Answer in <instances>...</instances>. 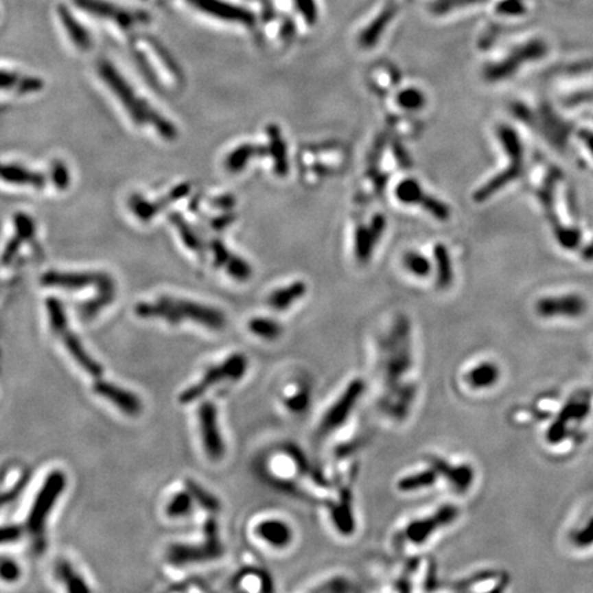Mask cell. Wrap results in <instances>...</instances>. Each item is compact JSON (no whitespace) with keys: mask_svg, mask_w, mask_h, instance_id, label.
<instances>
[{"mask_svg":"<svg viewBox=\"0 0 593 593\" xmlns=\"http://www.w3.org/2000/svg\"><path fill=\"white\" fill-rule=\"evenodd\" d=\"M409 335V321L401 316L390 335L382 342V375L386 386L382 408L399 420L408 415L416 394L413 383H402L412 367Z\"/></svg>","mask_w":593,"mask_h":593,"instance_id":"obj_1","label":"cell"},{"mask_svg":"<svg viewBox=\"0 0 593 593\" xmlns=\"http://www.w3.org/2000/svg\"><path fill=\"white\" fill-rule=\"evenodd\" d=\"M136 313L144 318L155 317L172 324L188 320L214 331L222 329L226 324L225 314L213 306L167 296H162L155 302L139 303Z\"/></svg>","mask_w":593,"mask_h":593,"instance_id":"obj_2","label":"cell"},{"mask_svg":"<svg viewBox=\"0 0 593 593\" xmlns=\"http://www.w3.org/2000/svg\"><path fill=\"white\" fill-rule=\"evenodd\" d=\"M66 486V478L62 471H52L44 480L38 490L30 512L26 520V528L32 538V544L36 552H41L45 548V522L56 502L58 497Z\"/></svg>","mask_w":593,"mask_h":593,"instance_id":"obj_3","label":"cell"},{"mask_svg":"<svg viewBox=\"0 0 593 593\" xmlns=\"http://www.w3.org/2000/svg\"><path fill=\"white\" fill-rule=\"evenodd\" d=\"M100 74L102 78L107 82L108 86H111L113 92L119 97V100L124 103L129 114L133 117V119L139 124H150L155 126L161 135L165 137H172L174 135L173 126L166 122L161 115H158L152 108H150L144 100H139V97L135 96L133 91L128 86V84L124 81L122 77L118 75V73L113 69L110 63H100Z\"/></svg>","mask_w":593,"mask_h":593,"instance_id":"obj_4","label":"cell"},{"mask_svg":"<svg viewBox=\"0 0 593 593\" xmlns=\"http://www.w3.org/2000/svg\"><path fill=\"white\" fill-rule=\"evenodd\" d=\"M222 555L218 524L209 518L203 526V539L199 544H173L167 548L166 559L173 566H185L214 560Z\"/></svg>","mask_w":593,"mask_h":593,"instance_id":"obj_5","label":"cell"},{"mask_svg":"<svg viewBox=\"0 0 593 593\" xmlns=\"http://www.w3.org/2000/svg\"><path fill=\"white\" fill-rule=\"evenodd\" d=\"M548 49L545 40L539 37L528 38L511 48L502 59L489 63L483 70V75L490 82L507 80L519 71L523 65L542 59L548 54Z\"/></svg>","mask_w":593,"mask_h":593,"instance_id":"obj_6","label":"cell"},{"mask_svg":"<svg viewBox=\"0 0 593 593\" xmlns=\"http://www.w3.org/2000/svg\"><path fill=\"white\" fill-rule=\"evenodd\" d=\"M248 367V360L243 353H233L228 356L224 361L220 364H216L205 371L202 377L195 382L192 386L187 387L180 394V402L181 404H191L200 398L207 390L217 386V383L221 382H235L244 376Z\"/></svg>","mask_w":593,"mask_h":593,"instance_id":"obj_7","label":"cell"},{"mask_svg":"<svg viewBox=\"0 0 593 593\" xmlns=\"http://www.w3.org/2000/svg\"><path fill=\"white\" fill-rule=\"evenodd\" d=\"M47 307H48V316H49V323H51L52 331L60 338V340L66 346L69 354L74 358V361L86 373H89L91 376H95V377H100L103 373L102 365L86 353V350L84 349V346L81 345L78 338L69 328V324H67V320L65 317V312L62 309L60 302L56 299H48Z\"/></svg>","mask_w":593,"mask_h":593,"instance_id":"obj_8","label":"cell"},{"mask_svg":"<svg viewBox=\"0 0 593 593\" xmlns=\"http://www.w3.org/2000/svg\"><path fill=\"white\" fill-rule=\"evenodd\" d=\"M592 395L588 390H581L572 394L564 406L560 409L559 415L549 426L546 431V441L549 443H559L564 439L568 432V427L572 423H581L590 412Z\"/></svg>","mask_w":593,"mask_h":593,"instance_id":"obj_9","label":"cell"},{"mask_svg":"<svg viewBox=\"0 0 593 593\" xmlns=\"http://www.w3.org/2000/svg\"><path fill=\"white\" fill-rule=\"evenodd\" d=\"M364 391H365L364 380L353 379L346 386V388L339 395V398L324 413L318 426V432L321 435H327L335 431L339 426H342L347 420L349 415L353 412L354 406L360 401Z\"/></svg>","mask_w":593,"mask_h":593,"instance_id":"obj_10","label":"cell"},{"mask_svg":"<svg viewBox=\"0 0 593 593\" xmlns=\"http://www.w3.org/2000/svg\"><path fill=\"white\" fill-rule=\"evenodd\" d=\"M198 423L202 445L211 461H220L225 456V442L218 426L217 409L213 402L203 401L198 408Z\"/></svg>","mask_w":593,"mask_h":593,"instance_id":"obj_11","label":"cell"},{"mask_svg":"<svg viewBox=\"0 0 593 593\" xmlns=\"http://www.w3.org/2000/svg\"><path fill=\"white\" fill-rule=\"evenodd\" d=\"M43 284L48 287H59V288H84L88 286L97 287L104 298L111 302L114 296V284L111 279L106 275L100 273H59V272H48L43 276Z\"/></svg>","mask_w":593,"mask_h":593,"instance_id":"obj_12","label":"cell"},{"mask_svg":"<svg viewBox=\"0 0 593 593\" xmlns=\"http://www.w3.org/2000/svg\"><path fill=\"white\" fill-rule=\"evenodd\" d=\"M458 516V509L452 504H445L432 515L410 522L404 530V538L412 544H423L438 528L453 523Z\"/></svg>","mask_w":593,"mask_h":593,"instance_id":"obj_13","label":"cell"},{"mask_svg":"<svg viewBox=\"0 0 593 593\" xmlns=\"http://www.w3.org/2000/svg\"><path fill=\"white\" fill-rule=\"evenodd\" d=\"M588 310V302L579 294L545 296L535 302V312L541 317H579Z\"/></svg>","mask_w":593,"mask_h":593,"instance_id":"obj_14","label":"cell"},{"mask_svg":"<svg viewBox=\"0 0 593 593\" xmlns=\"http://www.w3.org/2000/svg\"><path fill=\"white\" fill-rule=\"evenodd\" d=\"M74 3L89 14L114 21L124 29L130 27L135 23L146 22L148 19V16L144 12L128 11L103 0H74Z\"/></svg>","mask_w":593,"mask_h":593,"instance_id":"obj_15","label":"cell"},{"mask_svg":"<svg viewBox=\"0 0 593 593\" xmlns=\"http://www.w3.org/2000/svg\"><path fill=\"white\" fill-rule=\"evenodd\" d=\"M427 463L437 472V475L445 478L457 493H465L474 482V469L467 464L453 465L445 458L437 456H430Z\"/></svg>","mask_w":593,"mask_h":593,"instance_id":"obj_16","label":"cell"},{"mask_svg":"<svg viewBox=\"0 0 593 593\" xmlns=\"http://www.w3.org/2000/svg\"><path fill=\"white\" fill-rule=\"evenodd\" d=\"M93 391L114 404L119 410H122L126 415H137L141 410V402L139 397L135 393H130L119 386H115L114 383L104 382V380H96L93 383Z\"/></svg>","mask_w":593,"mask_h":593,"instance_id":"obj_17","label":"cell"},{"mask_svg":"<svg viewBox=\"0 0 593 593\" xmlns=\"http://www.w3.org/2000/svg\"><path fill=\"white\" fill-rule=\"evenodd\" d=\"M187 1L195 8L224 21H233L244 25H251L254 21L253 14L246 8L237 7L235 4L222 0H187Z\"/></svg>","mask_w":593,"mask_h":593,"instance_id":"obj_18","label":"cell"},{"mask_svg":"<svg viewBox=\"0 0 593 593\" xmlns=\"http://www.w3.org/2000/svg\"><path fill=\"white\" fill-rule=\"evenodd\" d=\"M523 173V159H512L509 158V166L497 173L494 177L487 180L480 188H478L474 194V199L476 202H485L494 194L500 192L505 185L519 178Z\"/></svg>","mask_w":593,"mask_h":593,"instance_id":"obj_19","label":"cell"},{"mask_svg":"<svg viewBox=\"0 0 593 593\" xmlns=\"http://www.w3.org/2000/svg\"><path fill=\"white\" fill-rule=\"evenodd\" d=\"M255 534L273 548L281 549L291 544L292 530L291 527L280 519H266L255 526Z\"/></svg>","mask_w":593,"mask_h":593,"instance_id":"obj_20","label":"cell"},{"mask_svg":"<svg viewBox=\"0 0 593 593\" xmlns=\"http://www.w3.org/2000/svg\"><path fill=\"white\" fill-rule=\"evenodd\" d=\"M537 118L539 121L535 122H539L541 133L556 147H563L567 141L570 125L557 114H555L550 107L539 108V117Z\"/></svg>","mask_w":593,"mask_h":593,"instance_id":"obj_21","label":"cell"},{"mask_svg":"<svg viewBox=\"0 0 593 593\" xmlns=\"http://www.w3.org/2000/svg\"><path fill=\"white\" fill-rule=\"evenodd\" d=\"M331 518L339 533L350 535L354 531L353 494L349 489H343L339 494V501L331 505Z\"/></svg>","mask_w":593,"mask_h":593,"instance_id":"obj_22","label":"cell"},{"mask_svg":"<svg viewBox=\"0 0 593 593\" xmlns=\"http://www.w3.org/2000/svg\"><path fill=\"white\" fill-rule=\"evenodd\" d=\"M500 379V369L494 362L485 361L469 369L465 375V380L472 388H489L494 386Z\"/></svg>","mask_w":593,"mask_h":593,"instance_id":"obj_23","label":"cell"},{"mask_svg":"<svg viewBox=\"0 0 593 593\" xmlns=\"http://www.w3.org/2000/svg\"><path fill=\"white\" fill-rule=\"evenodd\" d=\"M397 12V5H394L393 3H388L379 14L377 16L362 30V33L360 34V45L361 47H372L376 40L379 38V36L382 34L383 29L387 26L388 21L395 15Z\"/></svg>","mask_w":593,"mask_h":593,"instance_id":"obj_24","label":"cell"},{"mask_svg":"<svg viewBox=\"0 0 593 593\" xmlns=\"http://www.w3.org/2000/svg\"><path fill=\"white\" fill-rule=\"evenodd\" d=\"M306 292V286L302 281L292 283L287 287L279 288L268 296V303L275 310H286L288 309L295 301H298L303 294Z\"/></svg>","mask_w":593,"mask_h":593,"instance_id":"obj_25","label":"cell"},{"mask_svg":"<svg viewBox=\"0 0 593 593\" xmlns=\"http://www.w3.org/2000/svg\"><path fill=\"white\" fill-rule=\"evenodd\" d=\"M0 178L11 184H22V185H33V187H41L45 183V178L41 174L14 165L11 166L0 165Z\"/></svg>","mask_w":593,"mask_h":593,"instance_id":"obj_26","label":"cell"},{"mask_svg":"<svg viewBox=\"0 0 593 593\" xmlns=\"http://www.w3.org/2000/svg\"><path fill=\"white\" fill-rule=\"evenodd\" d=\"M534 0H491L494 15L501 18H523L530 14Z\"/></svg>","mask_w":593,"mask_h":593,"instance_id":"obj_27","label":"cell"},{"mask_svg":"<svg viewBox=\"0 0 593 593\" xmlns=\"http://www.w3.org/2000/svg\"><path fill=\"white\" fill-rule=\"evenodd\" d=\"M434 259L437 266V286L439 288H447L453 281V265L449 251L443 244L435 246Z\"/></svg>","mask_w":593,"mask_h":593,"instance_id":"obj_28","label":"cell"},{"mask_svg":"<svg viewBox=\"0 0 593 593\" xmlns=\"http://www.w3.org/2000/svg\"><path fill=\"white\" fill-rule=\"evenodd\" d=\"M58 11H59V18H60L63 26L67 29L69 36L75 43V45L80 47L81 49L89 48L91 40H89V36L85 32V29L73 18V15L69 12V10L66 7L59 5Z\"/></svg>","mask_w":593,"mask_h":593,"instance_id":"obj_29","label":"cell"},{"mask_svg":"<svg viewBox=\"0 0 593 593\" xmlns=\"http://www.w3.org/2000/svg\"><path fill=\"white\" fill-rule=\"evenodd\" d=\"M497 137L508 158L523 159V144L518 132L509 125H500L497 128Z\"/></svg>","mask_w":593,"mask_h":593,"instance_id":"obj_30","label":"cell"},{"mask_svg":"<svg viewBox=\"0 0 593 593\" xmlns=\"http://www.w3.org/2000/svg\"><path fill=\"white\" fill-rule=\"evenodd\" d=\"M437 472L430 467L428 469L416 472V474H410L406 475L404 478H401L397 483L398 490L401 491H415V490H420V489H426L432 486L437 482Z\"/></svg>","mask_w":593,"mask_h":593,"instance_id":"obj_31","label":"cell"},{"mask_svg":"<svg viewBox=\"0 0 593 593\" xmlns=\"http://www.w3.org/2000/svg\"><path fill=\"white\" fill-rule=\"evenodd\" d=\"M247 327L251 334L266 340H275L283 334V327L269 317H254Z\"/></svg>","mask_w":593,"mask_h":593,"instance_id":"obj_32","label":"cell"},{"mask_svg":"<svg viewBox=\"0 0 593 593\" xmlns=\"http://www.w3.org/2000/svg\"><path fill=\"white\" fill-rule=\"evenodd\" d=\"M185 489L192 496L194 501H196L203 509H206L210 513H216L221 509V504L216 496H213L210 491H207L205 487H202L199 483H196L192 479H185L184 482Z\"/></svg>","mask_w":593,"mask_h":593,"instance_id":"obj_33","label":"cell"},{"mask_svg":"<svg viewBox=\"0 0 593 593\" xmlns=\"http://www.w3.org/2000/svg\"><path fill=\"white\" fill-rule=\"evenodd\" d=\"M56 577L70 592H88L89 588L85 585L84 579L74 572L73 567L67 561H59L56 564Z\"/></svg>","mask_w":593,"mask_h":593,"instance_id":"obj_34","label":"cell"},{"mask_svg":"<svg viewBox=\"0 0 593 593\" xmlns=\"http://www.w3.org/2000/svg\"><path fill=\"white\" fill-rule=\"evenodd\" d=\"M491 0H435L431 4V11L435 15H446L456 12L457 10H464L469 7H479L490 4Z\"/></svg>","mask_w":593,"mask_h":593,"instance_id":"obj_35","label":"cell"},{"mask_svg":"<svg viewBox=\"0 0 593 593\" xmlns=\"http://www.w3.org/2000/svg\"><path fill=\"white\" fill-rule=\"evenodd\" d=\"M192 504H194V498L189 494V491L188 490L180 491L169 500L165 512L169 518H173V519L174 518H184V516L191 513Z\"/></svg>","mask_w":593,"mask_h":593,"instance_id":"obj_36","label":"cell"},{"mask_svg":"<svg viewBox=\"0 0 593 593\" xmlns=\"http://www.w3.org/2000/svg\"><path fill=\"white\" fill-rule=\"evenodd\" d=\"M424 192L420 188V184L415 180H405L397 188V196L399 200L406 203H420L424 198Z\"/></svg>","mask_w":593,"mask_h":593,"instance_id":"obj_37","label":"cell"},{"mask_svg":"<svg viewBox=\"0 0 593 593\" xmlns=\"http://www.w3.org/2000/svg\"><path fill=\"white\" fill-rule=\"evenodd\" d=\"M404 265L406 266V269L409 272H412L415 276H420V277L427 276L431 270L430 261L419 253H408L404 257Z\"/></svg>","mask_w":593,"mask_h":593,"instance_id":"obj_38","label":"cell"},{"mask_svg":"<svg viewBox=\"0 0 593 593\" xmlns=\"http://www.w3.org/2000/svg\"><path fill=\"white\" fill-rule=\"evenodd\" d=\"M397 102L401 107L406 108V110H419L424 106L426 103V97L424 95L419 91V89H405L402 92H399Z\"/></svg>","mask_w":593,"mask_h":593,"instance_id":"obj_39","label":"cell"},{"mask_svg":"<svg viewBox=\"0 0 593 593\" xmlns=\"http://www.w3.org/2000/svg\"><path fill=\"white\" fill-rule=\"evenodd\" d=\"M284 404L294 413H302V412H305L309 408V405H310V390H309V387L299 388L291 397L286 398Z\"/></svg>","mask_w":593,"mask_h":593,"instance_id":"obj_40","label":"cell"},{"mask_svg":"<svg viewBox=\"0 0 593 593\" xmlns=\"http://www.w3.org/2000/svg\"><path fill=\"white\" fill-rule=\"evenodd\" d=\"M555 235H556L557 242L566 248H575L581 240V233L575 228L559 225V226H555Z\"/></svg>","mask_w":593,"mask_h":593,"instance_id":"obj_41","label":"cell"},{"mask_svg":"<svg viewBox=\"0 0 593 593\" xmlns=\"http://www.w3.org/2000/svg\"><path fill=\"white\" fill-rule=\"evenodd\" d=\"M572 544L578 548H588L593 545V518L572 535Z\"/></svg>","mask_w":593,"mask_h":593,"instance_id":"obj_42","label":"cell"},{"mask_svg":"<svg viewBox=\"0 0 593 593\" xmlns=\"http://www.w3.org/2000/svg\"><path fill=\"white\" fill-rule=\"evenodd\" d=\"M26 482H27V474L23 475L10 490L1 493L0 494V508L4 507V505H7L8 502L14 501L19 496V493L23 490V487L26 486Z\"/></svg>","mask_w":593,"mask_h":593,"instance_id":"obj_43","label":"cell"},{"mask_svg":"<svg viewBox=\"0 0 593 593\" xmlns=\"http://www.w3.org/2000/svg\"><path fill=\"white\" fill-rule=\"evenodd\" d=\"M21 571L18 564L14 560L10 559H3L0 561V578H3L4 581H15L19 577Z\"/></svg>","mask_w":593,"mask_h":593,"instance_id":"obj_44","label":"cell"},{"mask_svg":"<svg viewBox=\"0 0 593 593\" xmlns=\"http://www.w3.org/2000/svg\"><path fill=\"white\" fill-rule=\"evenodd\" d=\"M23 530L18 524H10L0 527V544H8L15 542L21 538Z\"/></svg>","mask_w":593,"mask_h":593,"instance_id":"obj_45","label":"cell"},{"mask_svg":"<svg viewBox=\"0 0 593 593\" xmlns=\"http://www.w3.org/2000/svg\"><path fill=\"white\" fill-rule=\"evenodd\" d=\"M294 1H295V5L298 7L299 12L303 15V18L309 23H313L316 21V16H317L314 0H294Z\"/></svg>","mask_w":593,"mask_h":593,"instance_id":"obj_46","label":"cell"},{"mask_svg":"<svg viewBox=\"0 0 593 593\" xmlns=\"http://www.w3.org/2000/svg\"><path fill=\"white\" fill-rule=\"evenodd\" d=\"M494 577H496V574H494L493 571H483V572H479V574L472 575V577L468 578V579L461 581L456 588H457V589H463V590H468V589L472 588V585H475V583H480V582H483V581H489V579H491V578H494Z\"/></svg>","mask_w":593,"mask_h":593,"instance_id":"obj_47","label":"cell"},{"mask_svg":"<svg viewBox=\"0 0 593 593\" xmlns=\"http://www.w3.org/2000/svg\"><path fill=\"white\" fill-rule=\"evenodd\" d=\"M579 139L583 141V144L586 146L589 152L593 155V132L588 130V129H582V130H579Z\"/></svg>","mask_w":593,"mask_h":593,"instance_id":"obj_48","label":"cell"},{"mask_svg":"<svg viewBox=\"0 0 593 593\" xmlns=\"http://www.w3.org/2000/svg\"><path fill=\"white\" fill-rule=\"evenodd\" d=\"M582 257H583L585 259L593 261V242H592L590 244H588V246L583 248V251H582Z\"/></svg>","mask_w":593,"mask_h":593,"instance_id":"obj_49","label":"cell"}]
</instances>
